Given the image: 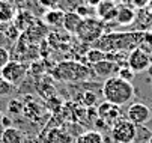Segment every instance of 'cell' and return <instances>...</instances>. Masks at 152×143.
<instances>
[{"label":"cell","instance_id":"cell-30","mask_svg":"<svg viewBox=\"0 0 152 143\" xmlns=\"http://www.w3.org/2000/svg\"><path fill=\"white\" fill-rule=\"evenodd\" d=\"M148 143H152V139H151V140H149V142H148Z\"/></svg>","mask_w":152,"mask_h":143},{"label":"cell","instance_id":"cell-13","mask_svg":"<svg viewBox=\"0 0 152 143\" xmlns=\"http://www.w3.org/2000/svg\"><path fill=\"white\" fill-rule=\"evenodd\" d=\"M63 17H65V12L62 9H59V8L48 9L44 14V17H42V21L48 27H60L63 24Z\"/></svg>","mask_w":152,"mask_h":143},{"label":"cell","instance_id":"cell-26","mask_svg":"<svg viewBox=\"0 0 152 143\" xmlns=\"http://www.w3.org/2000/svg\"><path fill=\"white\" fill-rule=\"evenodd\" d=\"M146 72H148V75H149V78H152V65L146 69Z\"/></svg>","mask_w":152,"mask_h":143},{"label":"cell","instance_id":"cell-5","mask_svg":"<svg viewBox=\"0 0 152 143\" xmlns=\"http://www.w3.org/2000/svg\"><path fill=\"white\" fill-rule=\"evenodd\" d=\"M126 65L129 66V69L134 74L136 72H145L151 66V53H148L142 47L131 50V53L126 57Z\"/></svg>","mask_w":152,"mask_h":143},{"label":"cell","instance_id":"cell-11","mask_svg":"<svg viewBox=\"0 0 152 143\" xmlns=\"http://www.w3.org/2000/svg\"><path fill=\"white\" fill-rule=\"evenodd\" d=\"M115 21L121 26H128L136 21V11L134 8L128 6V5H121L118 6V14H116V20Z\"/></svg>","mask_w":152,"mask_h":143},{"label":"cell","instance_id":"cell-8","mask_svg":"<svg viewBox=\"0 0 152 143\" xmlns=\"http://www.w3.org/2000/svg\"><path fill=\"white\" fill-rule=\"evenodd\" d=\"M96 115H98V119L102 120L104 124L108 127V125H113L115 122L121 117V107L104 101V103H101L98 106Z\"/></svg>","mask_w":152,"mask_h":143},{"label":"cell","instance_id":"cell-3","mask_svg":"<svg viewBox=\"0 0 152 143\" xmlns=\"http://www.w3.org/2000/svg\"><path fill=\"white\" fill-rule=\"evenodd\" d=\"M104 27H105V23L98 17L84 18L80 24V27H78V30H77V33H75V36L81 41V42L95 44L104 35Z\"/></svg>","mask_w":152,"mask_h":143},{"label":"cell","instance_id":"cell-31","mask_svg":"<svg viewBox=\"0 0 152 143\" xmlns=\"http://www.w3.org/2000/svg\"><path fill=\"white\" fill-rule=\"evenodd\" d=\"M0 119H2V115H0Z\"/></svg>","mask_w":152,"mask_h":143},{"label":"cell","instance_id":"cell-7","mask_svg":"<svg viewBox=\"0 0 152 143\" xmlns=\"http://www.w3.org/2000/svg\"><path fill=\"white\" fill-rule=\"evenodd\" d=\"M151 116V109L143 103H133L126 110V119L131 120L134 125H145Z\"/></svg>","mask_w":152,"mask_h":143},{"label":"cell","instance_id":"cell-16","mask_svg":"<svg viewBox=\"0 0 152 143\" xmlns=\"http://www.w3.org/2000/svg\"><path fill=\"white\" fill-rule=\"evenodd\" d=\"M14 18V9L8 2H0V23H8Z\"/></svg>","mask_w":152,"mask_h":143},{"label":"cell","instance_id":"cell-14","mask_svg":"<svg viewBox=\"0 0 152 143\" xmlns=\"http://www.w3.org/2000/svg\"><path fill=\"white\" fill-rule=\"evenodd\" d=\"M23 142V134L18 128L8 127L2 133V143H21Z\"/></svg>","mask_w":152,"mask_h":143},{"label":"cell","instance_id":"cell-2","mask_svg":"<svg viewBox=\"0 0 152 143\" xmlns=\"http://www.w3.org/2000/svg\"><path fill=\"white\" fill-rule=\"evenodd\" d=\"M92 68L77 60H63L51 69V77L62 83H83L92 77Z\"/></svg>","mask_w":152,"mask_h":143},{"label":"cell","instance_id":"cell-6","mask_svg":"<svg viewBox=\"0 0 152 143\" xmlns=\"http://www.w3.org/2000/svg\"><path fill=\"white\" fill-rule=\"evenodd\" d=\"M2 75L5 80H8L11 85H18L23 81V78L26 77L27 74V66L24 63L18 62V60H11V62L0 71Z\"/></svg>","mask_w":152,"mask_h":143},{"label":"cell","instance_id":"cell-20","mask_svg":"<svg viewBox=\"0 0 152 143\" xmlns=\"http://www.w3.org/2000/svg\"><path fill=\"white\" fill-rule=\"evenodd\" d=\"M14 85H11L8 80H5L2 75H0V96H8L12 93Z\"/></svg>","mask_w":152,"mask_h":143},{"label":"cell","instance_id":"cell-19","mask_svg":"<svg viewBox=\"0 0 152 143\" xmlns=\"http://www.w3.org/2000/svg\"><path fill=\"white\" fill-rule=\"evenodd\" d=\"M75 12L84 20V18H92V17H96V9L88 3H83V5H78L75 8Z\"/></svg>","mask_w":152,"mask_h":143},{"label":"cell","instance_id":"cell-29","mask_svg":"<svg viewBox=\"0 0 152 143\" xmlns=\"http://www.w3.org/2000/svg\"><path fill=\"white\" fill-rule=\"evenodd\" d=\"M151 88H152V78H151Z\"/></svg>","mask_w":152,"mask_h":143},{"label":"cell","instance_id":"cell-15","mask_svg":"<svg viewBox=\"0 0 152 143\" xmlns=\"http://www.w3.org/2000/svg\"><path fill=\"white\" fill-rule=\"evenodd\" d=\"M102 134L99 131H86L83 134H80L74 143H102Z\"/></svg>","mask_w":152,"mask_h":143},{"label":"cell","instance_id":"cell-24","mask_svg":"<svg viewBox=\"0 0 152 143\" xmlns=\"http://www.w3.org/2000/svg\"><path fill=\"white\" fill-rule=\"evenodd\" d=\"M38 3H39L42 8H45V9L48 11V9H56V8H59L60 0H38Z\"/></svg>","mask_w":152,"mask_h":143},{"label":"cell","instance_id":"cell-25","mask_svg":"<svg viewBox=\"0 0 152 143\" xmlns=\"http://www.w3.org/2000/svg\"><path fill=\"white\" fill-rule=\"evenodd\" d=\"M21 110H23V106H21L20 101L14 99V101H11V103H9V112L11 113H20Z\"/></svg>","mask_w":152,"mask_h":143},{"label":"cell","instance_id":"cell-28","mask_svg":"<svg viewBox=\"0 0 152 143\" xmlns=\"http://www.w3.org/2000/svg\"><path fill=\"white\" fill-rule=\"evenodd\" d=\"M3 39H5V35H3V32H0V44L3 42Z\"/></svg>","mask_w":152,"mask_h":143},{"label":"cell","instance_id":"cell-27","mask_svg":"<svg viewBox=\"0 0 152 143\" xmlns=\"http://www.w3.org/2000/svg\"><path fill=\"white\" fill-rule=\"evenodd\" d=\"M148 8H149V14L152 15V0H149V5H148Z\"/></svg>","mask_w":152,"mask_h":143},{"label":"cell","instance_id":"cell-10","mask_svg":"<svg viewBox=\"0 0 152 143\" xmlns=\"http://www.w3.org/2000/svg\"><path fill=\"white\" fill-rule=\"evenodd\" d=\"M96 17L101 18L104 23L108 21H115L116 20V14H118V6L113 0H101L96 5Z\"/></svg>","mask_w":152,"mask_h":143},{"label":"cell","instance_id":"cell-1","mask_svg":"<svg viewBox=\"0 0 152 143\" xmlns=\"http://www.w3.org/2000/svg\"><path fill=\"white\" fill-rule=\"evenodd\" d=\"M101 93L107 103H112L115 106H125L134 98L136 89L131 85V81H126L118 75L110 78H105L101 86Z\"/></svg>","mask_w":152,"mask_h":143},{"label":"cell","instance_id":"cell-21","mask_svg":"<svg viewBox=\"0 0 152 143\" xmlns=\"http://www.w3.org/2000/svg\"><path fill=\"white\" fill-rule=\"evenodd\" d=\"M118 77H121V78H124V80H126V81H133L134 72L129 69L128 65H122V66L119 68V71H118Z\"/></svg>","mask_w":152,"mask_h":143},{"label":"cell","instance_id":"cell-17","mask_svg":"<svg viewBox=\"0 0 152 143\" xmlns=\"http://www.w3.org/2000/svg\"><path fill=\"white\" fill-rule=\"evenodd\" d=\"M152 139V131H149L145 125H137L136 139L133 143H148Z\"/></svg>","mask_w":152,"mask_h":143},{"label":"cell","instance_id":"cell-4","mask_svg":"<svg viewBox=\"0 0 152 143\" xmlns=\"http://www.w3.org/2000/svg\"><path fill=\"white\" fill-rule=\"evenodd\" d=\"M137 125H134L126 117H119L112 125V140L115 143H133L136 139Z\"/></svg>","mask_w":152,"mask_h":143},{"label":"cell","instance_id":"cell-32","mask_svg":"<svg viewBox=\"0 0 152 143\" xmlns=\"http://www.w3.org/2000/svg\"><path fill=\"white\" fill-rule=\"evenodd\" d=\"M113 2H115V0H113Z\"/></svg>","mask_w":152,"mask_h":143},{"label":"cell","instance_id":"cell-12","mask_svg":"<svg viewBox=\"0 0 152 143\" xmlns=\"http://www.w3.org/2000/svg\"><path fill=\"white\" fill-rule=\"evenodd\" d=\"M81 21H83V18H81L75 11H69V12H65L62 27L66 30L68 33L75 35L77 30H78V27H80V24H81Z\"/></svg>","mask_w":152,"mask_h":143},{"label":"cell","instance_id":"cell-18","mask_svg":"<svg viewBox=\"0 0 152 143\" xmlns=\"http://www.w3.org/2000/svg\"><path fill=\"white\" fill-rule=\"evenodd\" d=\"M86 59H88V62L91 65H94V63H98V62H101V60L105 59V53L102 50L94 47V48L88 50V53H86Z\"/></svg>","mask_w":152,"mask_h":143},{"label":"cell","instance_id":"cell-22","mask_svg":"<svg viewBox=\"0 0 152 143\" xmlns=\"http://www.w3.org/2000/svg\"><path fill=\"white\" fill-rule=\"evenodd\" d=\"M124 5H128L134 9H145L149 5V0H122Z\"/></svg>","mask_w":152,"mask_h":143},{"label":"cell","instance_id":"cell-9","mask_svg":"<svg viewBox=\"0 0 152 143\" xmlns=\"http://www.w3.org/2000/svg\"><path fill=\"white\" fill-rule=\"evenodd\" d=\"M119 68H121L119 63L113 62V60L104 59V60H101V62L92 65V72H94L96 77L105 80V78H110V77H113V75H118Z\"/></svg>","mask_w":152,"mask_h":143},{"label":"cell","instance_id":"cell-23","mask_svg":"<svg viewBox=\"0 0 152 143\" xmlns=\"http://www.w3.org/2000/svg\"><path fill=\"white\" fill-rule=\"evenodd\" d=\"M9 62H11L9 51H8L5 47H0V71H2Z\"/></svg>","mask_w":152,"mask_h":143}]
</instances>
